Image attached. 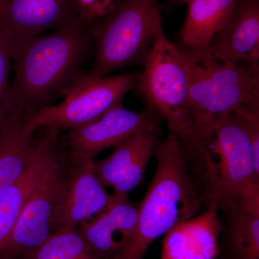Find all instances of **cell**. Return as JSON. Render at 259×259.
Returning a JSON list of instances; mask_svg holds the SVG:
<instances>
[{
  "label": "cell",
  "mask_w": 259,
  "mask_h": 259,
  "mask_svg": "<svg viewBox=\"0 0 259 259\" xmlns=\"http://www.w3.org/2000/svg\"><path fill=\"white\" fill-rule=\"evenodd\" d=\"M93 45L92 25L86 23L10 44L9 110L28 116L64 97L84 74Z\"/></svg>",
  "instance_id": "6da1fadb"
},
{
  "label": "cell",
  "mask_w": 259,
  "mask_h": 259,
  "mask_svg": "<svg viewBox=\"0 0 259 259\" xmlns=\"http://www.w3.org/2000/svg\"><path fill=\"white\" fill-rule=\"evenodd\" d=\"M156 168L144 198L138 203L132 238L113 259H144L155 240L179 223L198 214L200 206L187 172L185 148L169 133L155 150Z\"/></svg>",
  "instance_id": "7a4b0ae2"
},
{
  "label": "cell",
  "mask_w": 259,
  "mask_h": 259,
  "mask_svg": "<svg viewBox=\"0 0 259 259\" xmlns=\"http://www.w3.org/2000/svg\"><path fill=\"white\" fill-rule=\"evenodd\" d=\"M179 48L190 69V105L197 144L217 121L238 107L259 110L258 64L220 60L207 48Z\"/></svg>",
  "instance_id": "3957f363"
},
{
  "label": "cell",
  "mask_w": 259,
  "mask_h": 259,
  "mask_svg": "<svg viewBox=\"0 0 259 259\" xmlns=\"http://www.w3.org/2000/svg\"><path fill=\"white\" fill-rule=\"evenodd\" d=\"M195 150L218 207L241 205L259 211V167L249 139L232 112L212 125Z\"/></svg>",
  "instance_id": "277c9868"
},
{
  "label": "cell",
  "mask_w": 259,
  "mask_h": 259,
  "mask_svg": "<svg viewBox=\"0 0 259 259\" xmlns=\"http://www.w3.org/2000/svg\"><path fill=\"white\" fill-rule=\"evenodd\" d=\"M162 30L158 0H114L111 11L92 25L96 58L81 79L105 77L124 66L144 63Z\"/></svg>",
  "instance_id": "5b68a950"
},
{
  "label": "cell",
  "mask_w": 259,
  "mask_h": 259,
  "mask_svg": "<svg viewBox=\"0 0 259 259\" xmlns=\"http://www.w3.org/2000/svg\"><path fill=\"white\" fill-rule=\"evenodd\" d=\"M136 88L147 105L166 121L184 147L195 149L197 138L190 105V69L180 48L163 30L153 41Z\"/></svg>",
  "instance_id": "8992f818"
},
{
  "label": "cell",
  "mask_w": 259,
  "mask_h": 259,
  "mask_svg": "<svg viewBox=\"0 0 259 259\" xmlns=\"http://www.w3.org/2000/svg\"><path fill=\"white\" fill-rule=\"evenodd\" d=\"M68 161L69 153L60 137L55 156L0 250V259H20L55 233L66 197Z\"/></svg>",
  "instance_id": "52a82bcc"
},
{
  "label": "cell",
  "mask_w": 259,
  "mask_h": 259,
  "mask_svg": "<svg viewBox=\"0 0 259 259\" xmlns=\"http://www.w3.org/2000/svg\"><path fill=\"white\" fill-rule=\"evenodd\" d=\"M138 78L134 73H125L79 80L59 105L42 107L26 116L27 129L34 132L46 127L60 134L92 123L122 102L126 93L136 88Z\"/></svg>",
  "instance_id": "ba28073f"
},
{
  "label": "cell",
  "mask_w": 259,
  "mask_h": 259,
  "mask_svg": "<svg viewBox=\"0 0 259 259\" xmlns=\"http://www.w3.org/2000/svg\"><path fill=\"white\" fill-rule=\"evenodd\" d=\"M159 115L151 109L134 112L122 102L107 110L92 123L67 131L61 141L71 156L95 158L143 130L160 125Z\"/></svg>",
  "instance_id": "9c48e42d"
},
{
  "label": "cell",
  "mask_w": 259,
  "mask_h": 259,
  "mask_svg": "<svg viewBox=\"0 0 259 259\" xmlns=\"http://www.w3.org/2000/svg\"><path fill=\"white\" fill-rule=\"evenodd\" d=\"M79 23L77 0H7L0 9V29L10 44Z\"/></svg>",
  "instance_id": "30bf717a"
},
{
  "label": "cell",
  "mask_w": 259,
  "mask_h": 259,
  "mask_svg": "<svg viewBox=\"0 0 259 259\" xmlns=\"http://www.w3.org/2000/svg\"><path fill=\"white\" fill-rule=\"evenodd\" d=\"M160 134V125L147 127L117 145L107 158L95 160L97 176L113 195L128 196L142 183Z\"/></svg>",
  "instance_id": "8fae6325"
},
{
  "label": "cell",
  "mask_w": 259,
  "mask_h": 259,
  "mask_svg": "<svg viewBox=\"0 0 259 259\" xmlns=\"http://www.w3.org/2000/svg\"><path fill=\"white\" fill-rule=\"evenodd\" d=\"M26 116L8 110L0 121V192L15 182L60 134L49 128L32 132Z\"/></svg>",
  "instance_id": "7c38bea8"
},
{
  "label": "cell",
  "mask_w": 259,
  "mask_h": 259,
  "mask_svg": "<svg viewBox=\"0 0 259 259\" xmlns=\"http://www.w3.org/2000/svg\"><path fill=\"white\" fill-rule=\"evenodd\" d=\"M94 161L69 153L66 197L55 233L77 229L111 202L112 194L97 176Z\"/></svg>",
  "instance_id": "4fadbf2b"
},
{
  "label": "cell",
  "mask_w": 259,
  "mask_h": 259,
  "mask_svg": "<svg viewBox=\"0 0 259 259\" xmlns=\"http://www.w3.org/2000/svg\"><path fill=\"white\" fill-rule=\"evenodd\" d=\"M138 204L128 196H115L106 208L83 223L77 231L102 259H113L127 244L138 223Z\"/></svg>",
  "instance_id": "5bb4252c"
},
{
  "label": "cell",
  "mask_w": 259,
  "mask_h": 259,
  "mask_svg": "<svg viewBox=\"0 0 259 259\" xmlns=\"http://www.w3.org/2000/svg\"><path fill=\"white\" fill-rule=\"evenodd\" d=\"M212 199L202 214L179 223L163 239L161 259H215L222 220Z\"/></svg>",
  "instance_id": "9a60e30c"
},
{
  "label": "cell",
  "mask_w": 259,
  "mask_h": 259,
  "mask_svg": "<svg viewBox=\"0 0 259 259\" xmlns=\"http://www.w3.org/2000/svg\"><path fill=\"white\" fill-rule=\"evenodd\" d=\"M207 49L220 60L258 64V0H238L231 20Z\"/></svg>",
  "instance_id": "2e32d148"
},
{
  "label": "cell",
  "mask_w": 259,
  "mask_h": 259,
  "mask_svg": "<svg viewBox=\"0 0 259 259\" xmlns=\"http://www.w3.org/2000/svg\"><path fill=\"white\" fill-rule=\"evenodd\" d=\"M58 136L9 187L0 192V250L9 239L22 211L55 156L60 144Z\"/></svg>",
  "instance_id": "e0dca14e"
},
{
  "label": "cell",
  "mask_w": 259,
  "mask_h": 259,
  "mask_svg": "<svg viewBox=\"0 0 259 259\" xmlns=\"http://www.w3.org/2000/svg\"><path fill=\"white\" fill-rule=\"evenodd\" d=\"M238 0H191L182 30V47L206 49L229 23Z\"/></svg>",
  "instance_id": "ac0fdd59"
},
{
  "label": "cell",
  "mask_w": 259,
  "mask_h": 259,
  "mask_svg": "<svg viewBox=\"0 0 259 259\" xmlns=\"http://www.w3.org/2000/svg\"><path fill=\"white\" fill-rule=\"evenodd\" d=\"M230 248L234 259H259V211L241 205L229 207Z\"/></svg>",
  "instance_id": "d6986e66"
},
{
  "label": "cell",
  "mask_w": 259,
  "mask_h": 259,
  "mask_svg": "<svg viewBox=\"0 0 259 259\" xmlns=\"http://www.w3.org/2000/svg\"><path fill=\"white\" fill-rule=\"evenodd\" d=\"M20 259H102L90 248L77 229L59 232Z\"/></svg>",
  "instance_id": "ffe728a7"
},
{
  "label": "cell",
  "mask_w": 259,
  "mask_h": 259,
  "mask_svg": "<svg viewBox=\"0 0 259 259\" xmlns=\"http://www.w3.org/2000/svg\"><path fill=\"white\" fill-rule=\"evenodd\" d=\"M11 64L10 42L0 29V121L9 110Z\"/></svg>",
  "instance_id": "44dd1931"
},
{
  "label": "cell",
  "mask_w": 259,
  "mask_h": 259,
  "mask_svg": "<svg viewBox=\"0 0 259 259\" xmlns=\"http://www.w3.org/2000/svg\"><path fill=\"white\" fill-rule=\"evenodd\" d=\"M232 113L248 136L255 164L259 167V110L241 106Z\"/></svg>",
  "instance_id": "7402d4cb"
},
{
  "label": "cell",
  "mask_w": 259,
  "mask_h": 259,
  "mask_svg": "<svg viewBox=\"0 0 259 259\" xmlns=\"http://www.w3.org/2000/svg\"><path fill=\"white\" fill-rule=\"evenodd\" d=\"M83 23L92 24L108 14L114 5V0H77Z\"/></svg>",
  "instance_id": "603a6c76"
},
{
  "label": "cell",
  "mask_w": 259,
  "mask_h": 259,
  "mask_svg": "<svg viewBox=\"0 0 259 259\" xmlns=\"http://www.w3.org/2000/svg\"><path fill=\"white\" fill-rule=\"evenodd\" d=\"M175 3H187V4H189L190 3L191 0H173Z\"/></svg>",
  "instance_id": "cb8c5ba5"
},
{
  "label": "cell",
  "mask_w": 259,
  "mask_h": 259,
  "mask_svg": "<svg viewBox=\"0 0 259 259\" xmlns=\"http://www.w3.org/2000/svg\"><path fill=\"white\" fill-rule=\"evenodd\" d=\"M6 1H7V0H0V5H1V7H2V5L4 4L5 2H6Z\"/></svg>",
  "instance_id": "d4e9b609"
},
{
  "label": "cell",
  "mask_w": 259,
  "mask_h": 259,
  "mask_svg": "<svg viewBox=\"0 0 259 259\" xmlns=\"http://www.w3.org/2000/svg\"><path fill=\"white\" fill-rule=\"evenodd\" d=\"M0 9H1V5H0Z\"/></svg>",
  "instance_id": "484cf974"
}]
</instances>
